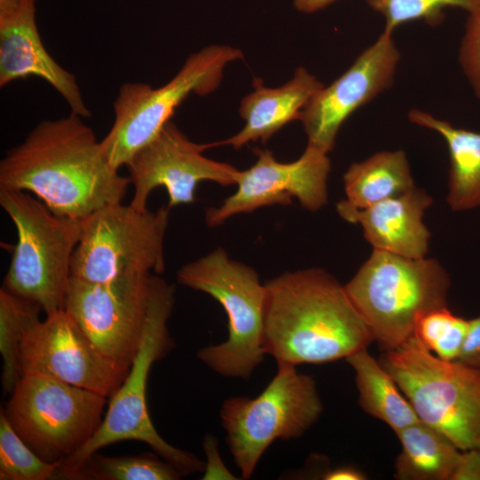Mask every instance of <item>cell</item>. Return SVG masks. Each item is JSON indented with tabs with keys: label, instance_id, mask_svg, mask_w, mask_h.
Instances as JSON below:
<instances>
[{
	"label": "cell",
	"instance_id": "obj_7",
	"mask_svg": "<svg viewBox=\"0 0 480 480\" xmlns=\"http://www.w3.org/2000/svg\"><path fill=\"white\" fill-rule=\"evenodd\" d=\"M420 420L459 450H480V370L445 361L413 336L379 359Z\"/></svg>",
	"mask_w": 480,
	"mask_h": 480
},
{
	"label": "cell",
	"instance_id": "obj_28",
	"mask_svg": "<svg viewBox=\"0 0 480 480\" xmlns=\"http://www.w3.org/2000/svg\"><path fill=\"white\" fill-rule=\"evenodd\" d=\"M367 5L385 20L384 31H393L404 23L423 20L440 22L444 11L458 8L468 13L480 5V0H365Z\"/></svg>",
	"mask_w": 480,
	"mask_h": 480
},
{
	"label": "cell",
	"instance_id": "obj_10",
	"mask_svg": "<svg viewBox=\"0 0 480 480\" xmlns=\"http://www.w3.org/2000/svg\"><path fill=\"white\" fill-rule=\"evenodd\" d=\"M106 396L61 380L23 374L3 410L40 458L63 461L81 449L102 422Z\"/></svg>",
	"mask_w": 480,
	"mask_h": 480
},
{
	"label": "cell",
	"instance_id": "obj_14",
	"mask_svg": "<svg viewBox=\"0 0 480 480\" xmlns=\"http://www.w3.org/2000/svg\"><path fill=\"white\" fill-rule=\"evenodd\" d=\"M257 160L244 171H239L236 191L220 206L209 208L205 221L211 228L230 217L269 205H290L292 198L309 212H316L327 204V180L331 171L328 154L308 144L295 161L281 163L268 149H254Z\"/></svg>",
	"mask_w": 480,
	"mask_h": 480
},
{
	"label": "cell",
	"instance_id": "obj_8",
	"mask_svg": "<svg viewBox=\"0 0 480 480\" xmlns=\"http://www.w3.org/2000/svg\"><path fill=\"white\" fill-rule=\"evenodd\" d=\"M277 367L259 396L228 397L220 410L228 446L244 479L252 476L274 441L300 437L324 411L312 376L298 372L296 366Z\"/></svg>",
	"mask_w": 480,
	"mask_h": 480
},
{
	"label": "cell",
	"instance_id": "obj_21",
	"mask_svg": "<svg viewBox=\"0 0 480 480\" xmlns=\"http://www.w3.org/2000/svg\"><path fill=\"white\" fill-rule=\"evenodd\" d=\"M402 450L395 461L397 480H452L461 452L445 436L419 420L396 433Z\"/></svg>",
	"mask_w": 480,
	"mask_h": 480
},
{
	"label": "cell",
	"instance_id": "obj_35",
	"mask_svg": "<svg viewBox=\"0 0 480 480\" xmlns=\"http://www.w3.org/2000/svg\"><path fill=\"white\" fill-rule=\"evenodd\" d=\"M18 0H0V11L12 7Z\"/></svg>",
	"mask_w": 480,
	"mask_h": 480
},
{
	"label": "cell",
	"instance_id": "obj_2",
	"mask_svg": "<svg viewBox=\"0 0 480 480\" xmlns=\"http://www.w3.org/2000/svg\"><path fill=\"white\" fill-rule=\"evenodd\" d=\"M265 284L263 349L277 366L333 362L374 341L344 284L325 270L284 272Z\"/></svg>",
	"mask_w": 480,
	"mask_h": 480
},
{
	"label": "cell",
	"instance_id": "obj_13",
	"mask_svg": "<svg viewBox=\"0 0 480 480\" xmlns=\"http://www.w3.org/2000/svg\"><path fill=\"white\" fill-rule=\"evenodd\" d=\"M153 276L105 283L71 277L64 309L104 356L130 366L140 342Z\"/></svg>",
	"mask_w": 480,
	"mask_h": 480
},
{
	"label": "cell",
	"instance_id": "obj_15",
	"mask_svg": "<svg viewBox=\"0 0 480 480\" xmlns=\"http://www.w3.org/2000/svg\"><path fill=\"white\" fill-rule=\"evenodd\" d=\"M210 148L211 143L191 141L172 122H168L125 165L134 190L130 204L145 210L150 193L164 187L169 197L167 205L172 209L192 204L202 181L236 185L239 170L204 156L203 152Z\"/></svg>",
	"mask_w": 480,
	"mask_h": 480
},
{
	"label": "cell",
	"instance_id": "obj_26",
	"mask_svg": "<svg viewBox=\"0 0 480 480\" xmlns=\"http://www.w3.org/2000/svg\"><path fill=\"white\" fill-rule=\"evenodd\" d=\"M61 461L47 462L16 433L1 409L0 479L48 480L60 478Z\"/></svg>",
	"mask_w": 480,
	"mask_h": 480
},
{
	"label": "cell",
	"instance_id": "obj_19",
	"mask_svg": "<svg viewBox=\"0 0 480 480\" xmlns=\"http://www.w3.org/2000/svg\"><path fill=\"white\" fill-rule=\"evenodd\" d=\"M253 85V92L242 100L239 108L240 116L245 122L244 128L227 140L211 143L212 148L228 145L238 149L259 140L265 143L289 122L300 120L303 109L324 87L302 67L298 68L293 77L281 87H265L257 78Z\"/></svg>",
	"mask_w": 480,
	"mask_h": 480
},
{
	"label": "cell",
	"instance_id": "obj_11",
	"mask_svg": "<svg viewBox=\"0 0 480 480\" xmlns=\"http://www.w3.org/2000/svg\"><path fill=\"white\" fill-rule=\"evenodd\" d=\"M170 208L139 210L131 204L102 207L84 220L71 261V277L105 283L124 276L160 275Z\"/></svg>",
	"mask_w": 480,
	"mask_h": 480
},
{
	"label": "cell",
	"instance_id": "obj_22",
	"mask_svg": "<svg viewBox=\"0 0 480 480\" xmlns=\"http://www.w3.org/2000/svg\"><path fill=\"white\" fill-rule=\"evenodd\" d=\"M345 359L355 372L358 404L364 412L386 423L395 433L420 420L396 380L367 348Z\"/></svg>",
	"mask_w": 480,
	"mask_h": 480
},
{
	"label": "cell",
	"instance_id": "obj_3",
	"mask_svg": "<svg viewBox=\"0 0 480 480\" xmlns=\"http://www.w3.org/2000/svg\"><path fill=\"white\" fill-rule=\"evenodd\" d=\"M174 294L172 284L159 275L153 276L146 321L129 372L110 397L102 422L92 438L76 452L61 461V479H72L92 454L122 441L147 444L183 476L204 472L205 462L191 452L172 446L159 435L147 404V383L150 369L174 347L168 329V320L175 302Z\"/></svg>",
	"mask_w": 480,
	"mask_h": 480
},
{
	"label": "cell",
	"instance_id": "obj_25",
	"mask_svg": "<svg viewBox=\"0 0 480 480\" xmlns=\"http://www.w3.org/2000/svg\"><path fill=\"white\" fill-rule=\"evenodd\" d=\"M182 474L158 454H92L74 474L79 480H179Z\"/></svg>",
	"mask_w": 480,
	"mask_h": 480
},
{
	"label": "cell",
	"instance_id": "obj_32",
	"mask_svg": "<svg viewBox=\"0 0 480 480\" xmlns=\"http://www.w3.org/2000/svg\"><path fill=\"white\" fill-rule=\"evenodd\" d=\"M452 480H480V450L462 451Z\"/></svg>",
	"mask_w": 480,
	"mask_h": 480
},
{
	"label": "cell",
	"instance_id": "obj_34",
	"mask_svg": "<svg viewBox=\"0 0 480 480\" xmlns=\"http://www.w3.org/2000/svg\"><path fill=\"white\" fill-rule=\"evenodd\" d=\"M337 0H293L295 8L299 12L311 13L320 11Z\"/></svg>",
	"mask_w": 480,
	"mask_h": 480
},
{
	"label": "cell",
	"instance_id": "obj_31",
	"mask_svg": "<svg viewBox=\"0 0 480 480\" xmlns=\"http://www.w3.org/2000/svg\"><path fill=\"white\" fill-rule=\"evenodd\" d=\"M456 361L480 370V316L468 320L467 335Z\"/></svg>",
	"mask_w": 480,
	"mask_h": 480
},
{
	"label": "cell",
	"instance_id": "obj_4",
	"mask_svg": "<svg viewBox=\"0 0 480 480\" xmlns=\"http://www.w3.org/2000/svg\"><path fill=\"white\" fill-rule=\"evenodd\" d=\"M450 277L433 259L373 249L345 290L383 351L413 336L417 318L447 306Z\"/></svg>",
	"mask_w": 480,
	"mask_h": 480
},
{
	"label": "cell",
	"instance_id": "obj_16",
	"mask_svg": "<svg viewBox=\"0 0 480 480\" xmlns=\"http://www.w3.org/2000/svg\"><path fill=\"white\" fill-rule=\"evenodd\" d=\"M400 60L393 33L383 30L346 72L324 86L303 109L300 121L308 144L328 154L343 123L392 87Z\"/></svg>",
	"mask_w": 480,
	"mask_h": 480
},
{
	"label": "cell",
	"instance_id": "obj_1",
	"mask_svg": "<svg viewBox=\"0 0 480 480\" xmlns=\"http://www.w3.org/2000/svg\"><path fill=\"white\" fill-rule=\"evenodd\" d=\"M129 184L74 113L39 123L0 162V188L33 194L53 213L71 219L121 203Z\"/></svg>",
	"mask_w": 480,
	"mask_h": 480
},
{
	"label": "cell",
	"instance_id": "obj_5",
	"mask_svg": "<svg viewBox=\"0 0 480 480\" xmlns=\"http://www.w3.org/2000/svg\"><path fill=\"white\" fill-rule=\"evenodd\" d=\"M0 205L17 232L3 288L35 302L46 315L64 309L85 219L59 216L20 190L0 188Z\"/></svg>",
	"mask_w": 480,
	"mask_h": 480
},
{
	"label": "cell",
	"instance_id": "obj_33",
	"mask_svg": "<svg viewBox=\"0 0 480 480\" xmlns=\"http://www.w3.org/2000/svg\"><path fill=\"white\" fill-rule=\"evenodd\" d=\"M366 475L353 466H342L327 470L322 475L324 480H364Z\"/></svg>",
	"mask_w": 480,
	"mask_h": 480
},
{
	"label": "cell",
	"instance_id": "obj_24",
	"mask_svg": "<svg viewBox=\"0 0 480 480\" xmlns=\"http://www.w3.org/2000/svg\"><path fill=\"white\" fill-rule=\"evenodd\" d=\"M42 310L35 302L19 297L4 288L0 290V353L3 360L2 387L12 394L21 378L19 348L25 330L39 320Z\"/></svg>",
	"mask_w": 480,
	"mask_h": 480
},
{
	"label": "cell",
	"instance_id": "obj_20",
	"mask_svg": "<svg viewBox=\"0 0 480 480\" xmlns=\"http://www.w3.org/2000/svg\"><path fill=\"white\" fill-rule=\"evenodd\" d=\"M411 123L434 131L445 141L450 156L447 203L455 212L480 206V132L452 125L419 108L408 113Z\"/></svg>",
	"mask_w": 480,
	"mask_h": 480
},
{
	"label": "cell",
	"instance_id": "obj_23",
	"mask_svg": "<svg viewBox=\"0 0 480 480\" xmlns=\"http://www.w3.org/2000/svg\"><path fill=\"white\" fill-rule=\"evenodd\" d=\"M346 201L364 209L415 188L403 150L380 151L353 163L343 175Z\"/></svg>",
	"mask_w": 480,
	"mask_h": 480
},
{
	"label": "cell",
	"instance_id": "obj_12",
	"mask_svg": "<svg viewBox=\"0 0 480 480\" xmlns=\"http://www.w3.org/2000/svg\"><path fill=\"white\" fill-rule=\"evenodd\" d=\"M19 366L21 376H48L109 398L130 369L104 356L65 309L46 315L25 330Z\"/></svg>",
	"mask_w": 480,
	"mask_h": 480
},
{
	"label": "cell",
	"instance_id": "obj_17",
	"mask_svg": "<svg viewBox=\"0 0 480 480\" xmlns=\"http://www.w3.org/2000/svg\"><path fill=\"white\" fill-rule=\"evenodd\" d=\"M36 0H18L0 11V86L37 76L49 83L71 113L90 117L76 76L60 66L44 46L35 19Z\"/></svg>",
	"mask_w": 480,
	"mask_h": 480
},
{
	"label": "cell",
	"instance_id": "obj_27",
	"mask_svg": "<svg viewBox=\"0 0 480 480\" xmlns=\"http://www.w3.org/2000/svg\"><path fill=\"white\" fill-rule=\"evenodd\" d=\"M468 320L454 315L448 308L431 309L420 316L413 337L428 350L445 361H455L462 348Z\"/></svg>",
	"mask_w": 480,
	"mask_h": 480
},
{
	"label": "cell",
	"instance_id": "obj_9",
	"mask_svg": "<svg viewBox=\"0 0 480 480\" xmlns=\"http://www.w3.org/2000/svg\"><path fill=\"white\" fill-rule=\"evenodd\" d=\"M241 59L243 52L236 47L210 45L192 53L180 71L158 88L140 82L124 83L113 104V124L100 140L110 164L117 170L126 165L171 121L187 97L214 91L225 67Z\"/></svg>",
	"mask_w": 480,
	"mask_h": 480
},
{
	"label": "cell",
	"instance_id": "obj_29",
	"mask_svg": "<svg viewBox=\"0 0 480 480\" xmlns=\"http://www.w3.org/2000/svg\"><path fill=\"white\" fill-rule=\"evenodd\" d=\"M459 63L476 97L480 100V5L468 12L459 48Z\"/></svg>",
	"mask_w": 480,
	"mask_h": 480
},
{
	"label": "cell",
	"instance_id": "obj_18",
	"mask_svg": "<svg viewBox=\"0 0 480 480\" xmlns=\"http://www.w3.org/2000/svg\"><path fill=\"white\" fill-rule=\"evenodd\" d=\"M431 204V196L415 187L364 209L341 200L336 210L343 220L362 227L364 238L373 249L421 259L428 253L430 238L422 218Z\"/></svg>",
	"mask_w": 480,
	"mask_h": 480
},
{
	"label": "cell",
	"instance_id": "obj_6",
	"mask_svg": "<svg viewBox=\"0 0 480 480\" xmlns=\"http://www.w3.org/2000/svg\"><path fill=\"white\" fill-rule=\"evenodd\" d=\"M177 280L212 297L228 316V339L202 348L197 358L223 377L248 380L266 356L265 283H260L254 268L230 259L220 247L182 266Z\"/></svg>",
	"mask_w": 480,
	"mask_h": 480
},
{
	"label": "cell",
	"instance_id": "obj_30",
	"mask_svg": "<svg viewBox=\"0 0 480 480\" xmlns=\"http://www.w3.org/2000/svg\"><path fill=\"white\" fill-rule=\"evenodd\" d=\"M203 447L206 455V462L202 479H237L224 465L220 456L218 441L212 435L204 436Z\"/></svg>",
	"mask_w": 480,
	"mask_h": 480
}]
</instances>
